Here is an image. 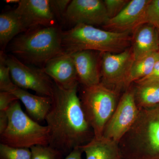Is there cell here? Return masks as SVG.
Listing matches in <instances>:
<instances>
[{"label":"cell","instance_id":"obj_20","mask_svg":"<svg viewBox=\"0 0 159 159\" xmlns=\"http://www.w3.org/2000/svg\"><path fill=\"white\" fill-rule=\"evenodd\" d=\"M159 60V51L134 61L125 83V89H128L133 83L148 76Z\"/></svg>","mask_w":159,"mask_h":159},{"label":"cell","instance_id":"obj_9","mask_svg":"<svg viewBox=\"0 0 159 159\" xmlns=\"http://www.w3.org/2000/svg\"><path fill=\"white\" fill-rule=\"evenodd\" d=\"M127 89L119 99L102 135L118 143L134 125L140 111L135 100L133 90L129 88Z\"/></svg>","mask_w":159,"mask_h":159},{"label":"cell","instance_id":"obj_3","mask_svg":"<svg viewBox=\"0 0 159 159\" xmlns=\"http://www.w3.org/2000/svg\"><path fill=\"white\" fill-rule=\"evenodd\" d=\"M129 33L102 30L80 24L62 33L63 51L68 54L82 51L119 53L129 48L132 37Z\"/></svg>","mask_w":159,"mask_h":159},{"label":"cell","instance_id":"obj_2","mask_svg":"<svg viewBox=\"0 0 159 159\" xmlns=\"http://www.w3.org/2000/svg\"><path fill=\"white\" fill-rule=\"evenodd\" d=\"M119 145L123 159H159V104L140 109Z\"/></svg>","mask_w":159,"mask_h":159},{"label":"cell","instance_id":"obj_32","mask_svg":"<svg viewBox=\"0 0 159 159\" xmlns=\"http://www.w3.org/2000/svg\"><path fill=\"white\" fill-rule=\"evenodd\" d=\"M158 32H159V30H158Z\"/></svg>","mask_w":159,"mask_h":159},{"label":"cell","instance_id":"obj_16","mask_svg":"<svg viewBox=\"0 0 159 159\" xmlns=\"http://www.w3.org/2000/svg\"><path fill=\"white\" fill-rule=\"evenodd\" d=\"M10 93L21 101L31 119L37 122L45 120L52 105V97L33 95L17 87Z\"/></svg>","mask_w":159,"mask_h":159},{"label":"cell","instance_id":"obj_29","mask_svg":"<svg viewBox=\"0 0 159 159\" xmlns=\"http://www.w3.org/2000/svg\"><path fill=\"white\" fill-rule=\"evenodd\" d=\"M83 153V152L80 147H77L72 151L63 159H82Z\"/></svg>","mask_w":159,"mask_h":159},{"label":"cell","instance_id":"obj_19","mask_svg":"<svg viewBox=\"0 0 159 159\" xmlns=\"http://www.w3.org/2000/svg\"><path fill=\"white\" fill-rule=\"evenodd\" d=\"M25 32L22 23L14 10L3 12L0 15V44L2 49L16 37Z\"/></svg>","mask_w":159,"mask_h":159},{"label":"cell","instance_id":"obj_26","mask_svg":"<svg viewBox=\"0 0 159 159\" xmlns=\"http://www.w3.org/2000/svg\"><path fill=\"white\" fill-rule=\"evenodd\" d=\"M18 100L12 93L0 92V111H7L12 102Z\"/></svg>","mask_w":159,"mask_h":159},{"label":"cell","instance_id":"obj_1","mask_svg":"<svg viewBox=\"0 0 159 159\" xmlns=\"http://www.w3.org/2000/svg\"><path fill=\"white\" fill-rule=\"evenodd\" d=\"M78 84L65 88L54 82L52 105L45 119L49 145L66 156L94 137L77 94Z\"/></svg>","mask_w":159,"mask_h":159},{"label":"cell","instance_id":"obj_4","mask_svg":"<svg viewBox=\"0 0 159 159\" xmlns=\"http://www.w3.org/2000/svg\"><path fill=\"white\" fill-rule=\"evenodd\" d=\"M62 33L55 25L31 29L11 41L10 51L26 62L45 65L63 52Z\"/></svg>","mask_w":159,"mask_h":159},{"label":"cell","instance_id":"obj_12","mask_svg":"<svg viewBox=\"0 0 159 159\" xmlns=\"http://www.w3.org/2000/svg\"><path fill=\"white\" fill-rule=\"evenodd\" d=\"M25 31L54 25L55 15L49 0H21L14 9Z\"/></svg>","mask_w":159,"mask_h":159},{"label":"cell","instance_id":"obj_23","mask_svg":"<svg viewBox=\"0 0 159 159\" xmlns=\"http://www.w3.org/2000/svg\"><path fill=\"white\" fill-rule=\"evenodd\" d=\"M31 159H63L60 151L50 145H35L30 148Z\"/></svg>","mask_w":159,"mask_h":159},{"label":"cell","instance_id":"obj_6","mask_svg":"<svg viewBox=\"0 0 159 159\" xmlns=\"http://www.w3.org/2000/svg\"><path fill=\"white\" fill-rule=\"evenodd\" d=\"M118 93L102 83L84 87L81 105L94 137H102L106 125L118 105Z\"/></svg>","mask_w":159,"mask_h":159},{"label":"cell","instance_id":"obj_24","mask_svg":"<svg viewBox=\"0 0 159 159\" xmlns=\"http://www.w3.org/2000/svg\"><path fill=\"white\" fill-rule=\"evenodd\" d=\"M146 23L159 29V0H151L146 11Z\"/></svg>","mask_w":159,"mask_h":159},{"label":"cell","instance_id":"obj_31","mask_svg":"<svg viewBox=\"0 0 159 159\" xmlns=\"http://www.w3.org/2000/svg\"><path fill=\"white\" fill-rule=\"evenodd\" d=\"M20 1L19 0H7L6 2L7 3H17L18 4Z\"/></svg>","mask_w":159,"mask_h":159},{"label":"cell","instance_id":"obj_18","mask_svg":"<svg viewBox=\"0 0 159 159\" xmlns=\"http://www.w3.org/2000/svg\"><path fill=\"white\" fill-rule=\"evenodd\" d=\"M135 83L133 90L139 109L159 104V79H142Z\"/></svg>","mask_w":159,"mask_h":159},{"label":"cell","instance_id":"obj_21","mask_svg":"<svg viewBox=\"0 0 159 159\" xmlns=\"http://www.w3.org/2000/svg\"><path fill=\"white\" fill-rule=\"evenodd\" d=\"M0 159H31L30 148H16L0 144Z\"/></svg>","mask_w":159,"mask_h":159},{"label":"cell","instance_id":"obj_11","mask_svg":"<svg viewBox=\"0 0 159 159\" xmlns=\"http://www.w3.org/2000/svg\"><path fill=\"white\" fill-rule=\"evenodd\" d=\"M150 1H129L120 13L110 19L103 28L114 32L133 33L139 27L146 24V11Z\"/></svg>","mask_w":159,"mask_h":159},{"label":"cell","instance_id":"obj_10","mask_svg":"<svg viewBox=\"0 0 159 159\" xmlns=\"http://www.w3.org/2000/svg\"><path fill=\"white\" fill-rule=\"evenodd\" d=\"M66 19L75 25H105L110 18L103 1L73 0L69 5L65 14Z\"/></svg>","mask_w":159,"mask_h":159},{"label":"cell","instance_id":"obj_15","mask_svg":"<svg viewBox=\"0 0 159 159\" xmlns=\"http://www.w3.org/2000/svg\"><path fill=\"white\" fill-rule=\"evenodd\" d=\"M131 48L134 61L159 51V32L150 24H144L133 33Z\"/></svg>","mask_w":159,"mask_h":159},{"label":"cell","instance_id":"obj_17","mask_svg":"<svg viewBox=\"0 0 159 159\" xmlns=\"http://www.w3.org/2000/svg\"><path fill=\"white\" fill-rule=\"evenodd\" d=\"M86 159H123L119 143L102 136L80 146Z\"/></svg>","mask_w":159,"mask_h":159},{"label":"cell","instance_id":"obj_22","mask_svg":"<svg viewBox=\"0 0 159 159\" xmlns=\"http://www.w3.org/2000/svg\"><path fill=\"white\" fill-rule=\"evenodd\" d=\"M6 55L2 51L0 55V90L1 92H11L16 87L10 75V70L6 62Z\"/></svg>","mask_w":159,"mask_h":159},{"label":"cell","instance_id":"obj_13","mask_svg":"<svg viewBox=\"0 0 159 159\" xmlns=\"http://www.w3.org/2000/svg\"><path fill=\"white\" fill-rule=\"evenodd\" d=\"M43 69L55 83L63 87L70 88L79 83L71 54L62 52L48 61Z\"/></svg>","mask_w":159,"mask_h":159},{"label":"cell","instance_id":"obj_28","mask_svg":"<svg viewBox=\"0 0 159 159\" xmlns=\"http://www.w3.org/2000/svg\"><path fill=\"white\" fill-rule=\"evenodd\" d=\"M8 123L7 111H0V135L5 131Z\"/></svg>","mask_w":159,"mask_h":159},{"label":"cell","instance_id":"obj_8","mask_svg":"<svg viewBox=\"0 0 159 159\" xmlns=\"http://www.w3.org/2000/svg\"><path fill=\"white\" fill-rule=\"evenodd\" d=\"M134 61L131 48L119 53H102L101 83L119 93L125 84Z\"/></svg>","mask_w":159,"mask_h":159},{"label":"cell","instance_id":"obj_25","mask_svg":"<svg viewBox=\"0 0 159 159\" xmlns=\"http://www.w3.org/2000/svg\"><path fill=\"white\" fill-rule=\"evenodd\" d=\"M129 1L128 0H104L106 9L110 19L112 18L120 13Z\"/></svg>","mask_w":159,"mask_h":159},{"label":"cell","instance_id":"obj_5","mask_svg":"<svg viewBox=\"0 0 159 159\" xmlns=\"http://www.w3.org/2000/svg\"><path fill=\"white\" fill-rule=\"evenodd\" d=\"M16 100L7 111L8 123L1 135V143L16 148H30L35 145H49V130L26 114Z\"/></svg>","mask_w":159,"mask_h":159},{"label":"cell","instance_id":"obj_30","mask_svg":"<svg viewBox=\"0 0 159 159\" xmlns=\"http://www.w3.org/2000/svg\"><path fill=\"white\" fill-rule=\"evenodd\" d=\"M148 78L159 79V60L158 61L156 64L155 65L153 70L151 74L147 77L142 79H148Z\"/></svg>","mask_w":159,"mask_h":159},{"label":"cell","instance_id":"obj_14","mask_svg":"<svg viewBox=\"0 0 159 159\" xmlns=\"http://www.w3.org/2000/svg\"><path fill=\"white\" fill-rule=\"evenodd\" d=\"M70 54L74 60L79 83L84 87L100 83V70L96 51H82Z\"/></svg>","mask_w":159,"mask_h":159},{"label":"cell","instance_id":"obj_7","mask_svg":"<svg viewBox=\"0 0 159 159\" xmlns=\"http://www.w3.org/2000/svg\"><path fill=\"white\" fill-rule=\"evenodd\" d=\"M6 62L11 80L17 87L31 90L39 96L52 97L54 82L43 69L27 66L12 55L6 57Z\"/></svg>","mask_w":159,"mask_h":159},{"label":"cell","instance_id":"obj_27","mask_svg":"<svg viewBox=\"0 0 159 159\" xmlns=\"http://www.w3.org/2000/svg\"><path fill=\"white\" fill-rule=\"evenodd\" d=\"M71 1L70 0H53L50 1L53 12L59 15L64 16L67 9Z\"/></svg>","mask_w":159,"mask_h":159}]
</instances>
